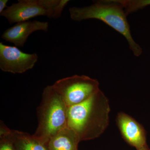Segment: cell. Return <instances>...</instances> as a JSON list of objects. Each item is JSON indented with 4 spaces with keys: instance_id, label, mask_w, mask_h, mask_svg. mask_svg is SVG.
<instances>
[{
    "instance_id": "obj_3",
    "label": "cell",
    "mask_w": 150,
    "mask_h": 150,
    "mask_svg": "<svg viewBox=\"0 0 150 150\" xmlns=\"http://www.w3.org/2000/svg\"><path fill=\"white\" fill-rule=\"evenodd\" d=\"M68 108L52 85L46 87L37 108L38 126L33 136L47 147L52 137L68 127Z\"/></svg>"
},
{
    "instance_id": "obj_12",
    "label": "cell",
    "mask_w": 150,
    "mask_h": 150,
    "mask_svg": "<svg viewBox=\"0 0 150 150\" xmlns=\"http://www.w3.org/2000/svg\"><path fill=\"white\" fill-rule=\"evenodd\" d=\"M11 129H9L3 122L0 126V150H16L11 141L10 134Z\"/></svg>"
},
{
    "instance_id": "obj_2",
    "label": "cell",
    "mask_w": 150,
    "mask_h": 150,
    "mask_svg": "<svg viewBox=\"0 0 150 150\" xmlns=\"http://www.w3.org/2000/svg\"><path fill=\"white\" fill-rule=\"evenodd\" d=\"M69 11L71 18L74 21L90 19L102 21L124 36L134 56L139 57L142 55L143 50L132 37L124 8L115 0L96 1L87 6L70 8Z\"/></svg>"
},
{
    "instance_id": "obj_5",
    "label": "cell",
    "mask_w": 150,
    "mask_h": 150,
    "mask_svg": "<svg viewBox=\"0 0 150 150\" xmlns=\"http://www.w3.org/2000/svg\"><path fill=\"white\" fill-rule=\"evenodd\" d=\"M68 107L79 104L99 90V83L85 75H73L52 85Z\"/></svg>"
},
{
    "instance_id": "obj_13",
    "label": "cell",
    "mask_w": 150,
    "mask_h": 150,
    "mask_svg": "<svg viewBox=\"0 0 150 150\" xmlns=\"http://www.w3.org/2000/svg\"><path fill=\"white\" fill-rule=\"evenodd\" d=\"M8 2V0H0V14L7 8V4Z\"/></svg>"
},
{
    "instance_id": "obj_7",
    "label": "cell",
    "mask_w": 150,
    "mask_h": 150,
    "mask_svg": "<svg viewBox=\"0 0 150 150\" xmlns=\"http://www.w3.org/2000/svg\"><path fill=\"white\" fill-rule=\"evenodd\" d=\"M49 24L47 22L28 21L18 23L6 30L1 35L4 40L13 43L16 47H23L30 34L38 30L47 32Z\"/></svg>"
},
{
    "instance_id": "obj_14",
    "label": "cell",
    "mask_w": 150,
    "mask_h": 150,
    "mask_svg": "<svg viewBox=\"0 0 150 150\" xmlns=\"http://www.w3.org/2000/svg\"><path fill=\"white\" fill-rule=\"evenodd\" d=\"M139 150H148L147 148L146 147V146H144V147L142 148V149H140Z\"/></svg>"
},
{
    "instance_id": "obj_10",
    "label": "cell",
    "mask_w": 150,
    "mask_h": 150,
    "mask_svg": "<svg viewBox=\"0 0 150 150\" xmlns=\"http://www.w3.org/2000/svg\"><path fill=\"white\" fill-rule=\"evenodd\" d=\"M10 136L16 150H48L47 146L26 132L11 129Z\"/></svg>"
},
{
    "instance_id": "obj_11",
    "label": "cell",
    "mask_w": 150,
    "mask_h": 150,
    "mask_svg": "<svg viewBox=\"0 0 150 150\" xmlns=\"http://www.w3.org/2000/svg\"><path fill=\"white\" fill-rule=\"evenodd\" d=\"M121 4L128 16L150 6V0H115Z\"/></svg>"
},
{
    "instance_id": "obj_8",
    "label": "cell",
    "mask_w": 150,
    "mask_h": 150,
    "mask_svg": "<svg viewBox=\"0 0 150 150\" xmlns=\"http://www.w3.org/2000/svg\"><path fill=\"white\" fill-rule=\"evenodd\" d=\"M117 122L122 136L129 144L139 150L146 146L144 130L135 119L121 112L117 115Z\"/></svg>"
},
{
    "instance_id": "obj_4",
    "label": "cell",
    "mask_w": 150,
    "mask_h": 150,
    "mask_svg": "<svg viewBox=\"0 0 150 150\" xmlns=\"http://www.w3.org/2000/svg\"><path fill=\"white\" fill-rule=\"evenodd\" d=\"M69 2V0H18V2L8 6L0 15L11 24L39 16L58 18Z\"/></svg>"
},
{
    "instance_id": "obj_1",
    "label": "cell",
    "mask_w": 150,
    "mask_h": 150,
    "mask_svg": "<svg viewBox=\"0 0 150 150\" xmlns=\"http://www.w3.org/2000/svg\"><path fill=\"white\" fill-rule=\"evenodd\" d=\"M110 109L108 98L100 89L83 102L68 108V127L81 141L96 139L109 125Z\"/></svg>"
},
{
    "instance_id": "obj_6",
    "label": "cell",
    "mask_w": 150,
    "mask_h": 150,
    "mask_svg": "<svg viewBox=\"0 0 150 150\" xmlns=\"http://www.w3.org/2000/svg\"><path fill=\"white\" fill-rule=\"evenodd\" d=\"M37 54H27L16 46L0 43V69L5 72L22 74L32 69L37 63Z\"/></svg>"
},
{
    "instance_id": "obj_9",
    "label": "cell",
    "mask_w": 150,
    "mask_h": 150,
    "mask_svg": "<svg viewBox=\"0 0 150 150\" xmlns=\"http://www.w3.org/2000/svg\"><path fill=\"white\" fill-rule=\"evenodd\" d=\"M80 142L74 131L67 127L50 139L47 148L48 150H77Z\"/></svg>"
}]
</instances>
